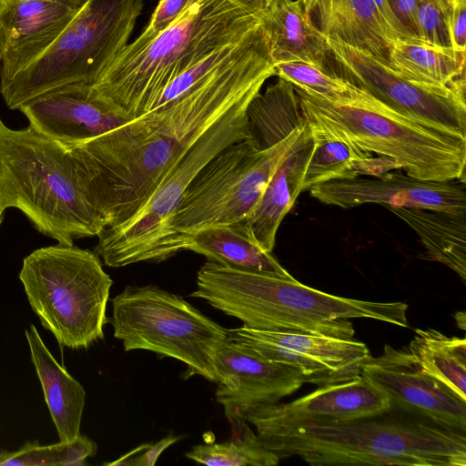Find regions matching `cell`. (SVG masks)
I'll use <instances>...</instances> for the list:
<instances>
[{
    "label": "cell",
    "mask_w": 466,
    "mask_h": 466,
    "mask_svg": "<svg viewBox=\"0 0 466 466\" xmlns=\"http://www.w3.org/2000/svg\"><path fill=\"white\" fill-rule=\"evenodd\" d=\"M311 13L326 36L386 61L392 43L399 39L372 0H319Z\"/></svg>",
    "instance_id": "22"
},
{
    "label": "cell",
    "mask_w": 466,
    "mask_h": 466,
    "mask_svg": "<svg viewBox=\"0 0 466 466\" xmlns=\"http://www.w3.org/2000/svg\"><path fill=\"white\" fill-rule=\"evenodd\" d=\"M304 125L269 147L251 136L217 154L188 185L170 219L169 258L198 231L244 221Z\"/></svg>",
    "instance_id": "9"
},
{
    "label": "cell",
    "mask_w": 466,
    "mask_h": 466,
    "mask_svg": "<svg viewBox=\"0 0 466 466\" xmlns=\"http://www.w3.org/2000/svg\"><path fill=\"white\" fill-rule=\"evenodd\" d=\"M215 360L220 378L216 400L228 420L238 410L279 402L304 383L297 370L268 360L228 338L217 349Z\"/></svg>",
    "instance_id": "17"
},
{
    "label": "cell",
    "mask_w": 466,
    "mask_h": 466,
    "mask_svg": "<svg viewBox=\"0 0 466 466\" xmlns=\"http://www.w3.org/2000/svg\"><path fill=\"white\" fill-rule=\"evenodd\" d=\"M377 6L378 10L390 26V28L395 32L399 38H407L412 37V35L400 23V21L396 16L393 9L391 8L389 0H372ZM416 37V36H415Z\"/></svg>",
    "instance_id": "38"
},
{
    "label": "cell",
    "mask_w": 466,
    "mask_h": 466,
    "mask_svg": "<svg viewBox=\"0 0 466 466\" xmlns=\"http://www.w3.org/2000/svg\"><path fill=\"white\" fill-rule=\"evenodd\" d=\"M194 0H159L148 24L133 42L143 44L170 26Z\"/></svg>",
    "instance_id": "34"
},
{
    "label": "cell",
    "mask_w": 466,
    "mask_h": 466,
    "mask_svg": "<svg viewBox=\"0 0 466 466\" xmlns=\"http://www.w3.org/2000/svg\"><path fill=\"white\" fill-rule=\"evenodd\" d=\"M4 1H7V0H4ZM64 1H68V2H72V3L79 4V5L84 2V0H64Z\"/></svg>",
    "instance_id": "42"
},
{
    "label": "cell",
    "mask_w": 466,
    "mask_h": 466,
    "mask_svg": "<svg viewBox=\"0 0 466 466\" xmlns=\"http://www.w3.org/2000/svg\"><path fill=\"white\" fill-rule=\"evenodd\" d=\"M245 98L213 123L167 173L145 204L125 222L104 228L95 252L110 268L169 258L168 224L185 190L220 151L251 137Z\"/></svg>",
    "instance_id": "10"
},
{
    "label": "cell",
    "mask_w": 466,
    "mask_h": 466,
    "mask_svg": "<svg viewBox=\"0 0 466 466\" xmlns=\"http://www.w3.org/2000/svg\"><path fill=\"white\" fill-rule=\"evenodd\" d=\"M275 76L308 95L340 106H369L380 102L350 81L302 62L274 65Z\"/></svg>",
    "instance_id": "29"
},
{
    "label": "cell",
    "mask_w": 466,
    "mask_h": 466,
    "mask_svg": "<svg viewBox=\"0 0 466 466\" xmlns=\"http://www.w3.org/2000/svg\"><path fill=\"white\" fill-rule=\"evenodd\" d=\"M279 460L298 456L314 466H466V432L391 408L330 424L256 430Z\"/></svg>",
    "instance_id": "3"
},
{
    "label": "cell",
    "mask_w": 466,
    "mask_h": 466,
    "mask_svg": "<svg viewBox=\"0 0 466 466\" xmlns=\"http://www.w3.org/2000/svg\"><path fill=\"white\" fill-rule=\"evenodd\" d=\"M145 0H84L56 41L37 58L1 84L7 107L56 88L92 85L127 45Z\"/></svg>",
    "instance_id": "8"
},
{
    "label": "cell",
    "mask_w": 466,
    "mask_h": 466,
    "mask_svg": "<svg viewBox=\"0 0 466 466\" xmlns=\"http://www.w3.org/2000/svg\"><path fill=\"white\" fill-rule=\"evenodd\" d=\"M450 0H418L415 12L416 36L437 46H451L447 27Z\"/></svg>",
    "instance_id": "33"
},
{
    "label": "cell",
    "mask_w": 466,
    "mask_h": 466,
    "mask_svg": "<svg viewBox=\"0 0 466 466\" xmlns=\"http://www.w3.org/2000/svg\"><path fill=\"white\" fill-rule=\"evenodd\" d=\"M190 297L260 330L299 331L353 339L350 319H371L409 327V306L401 301L343 298L310 288L290 274L239 268L208 261L197 275Z\"/></svg>",
    "instance_id": "2"
},
{
    "label": "cell",
    "mask_w": 466,
    "mask_h": 466,
    "mask_svg": "<svg viewBox=\"0 0 466 466\" xmlns=\"http://www.w3.org/2000/svg\"><path fill=\"white\" fill-rule=\"evenodd\" d=\"M312 134L315 145L306 167L301 192L326 182L358 177L357 162L372 154L340 140Z\"/></svg>",
    "instance_id": "31"
},
{
    "label": "cell",
    "mask_w": 466,
    "mask_h": 466,
    "mask_svg": "<svg viewBox=\"0 0 466 466\" xmlns=\"http://www.w3.org/2000/svg\"><path fill=\"white\" fill-rule=\"evenodd\" d=\"M108 319L126 351L144 350L182 361L186 378L218 384L215 354L228 331L181 296L156 285L127 286L114 297Z\"/></svg>",
    "instance_id": "11"
},
{
    "label": "cell",
    "mask_w": 466,
    "mask_h": 466,
    "mask_svg": "<svg viewBox=\"0 0 466 466\" xmlns=\"http://www.w3.org/2000/svg\"><path fill=\"white\" fill-rule=\"evenodd\" d=\"M389 2L400 23L412 35L416 36L415 12L418 0H389Z\"/></svg>",
    "instance_id": "37"
},
{
    "label": "cell",
    "mask_w": 466,
    "mask_h": 466,
    "mask_svg": "<svg viewBox=\"0 0 466 466\" xmlns=\"http://www.w3.org/2000/svg\"><path fill=\"white\" fill-rule=\"evenodd\" d=\"M273 76L260 22L177 76L151 111L90 139L64 144L83 167L106 228L131 218L196 140Z\"/></svg>",
    "instance_id": "1"
},
{
    "label": "cell",
    "mask_w": 466,
    "mask_h": 466,
    "mask_svg": "<svg viewBox=\"0 0 466 466\" xmlns=\"http://www.w3.org/2000/svg\"><path fill=\"white\" fill-rule=\"evenodd\" d=\"M385 207L417 233L428 259L447 266L465 282L466 216L423 208Z\"/></svg>",
    "instance_id": "25"
},
{
    "label": "cell",
    "mask_w": 466,
    "mask_h": 466,
    "mask_svg": "<svg viewBox=\"0 0 466 466\" xmlns=\"http://www.w3.org/2000/svg\"><path fill=\"white\" fill-rule=\"evenodd\" d=\"M82 4L64 0L5 1L0 10V85L44 53Z\"/></svg>",
    "instance_id": "19"
},
{
    "label": "cell",
    "mask_w": 466,
    "mask_h": 466,
    "mask_svg": "<svg viewBox=\"0 0 466 466\" xmlns=\"http://www.w3.org/2000/svg\"><path fill=\"white\" fill-rule=\"evenodd\" d=\"M180 436H167L156 443L143 444L106 465L153 466L159 455L169 446L180 440Z\"/></svg>",
    "instance_id": "35"
},
{
    "label": "cell",
    "mask_w": 466,
    "mask_h": 466,
    "mask_svg": "<svg viewBox=\"0 0 466 466\" xmlns=\"http://www.w3.org/2000/svg\"><path fill=\"white\" fill-rule=\"evenodd\" d=\"M19 110L35 130L66 145L90 139L131 120L86 84L56 88Z\"/></svg>",
    "instance_id": "18"
},
{
    "label": "cell",
    "mask_w": 466,
    "mask_h": 466,
    "mask_svg": "<svg viewBox=\"0 0 466 466\" xmlns=\"http://www.w3.org/2000/svg\"><path fill=\"white\" fill-rule=\"evenodd\" d=\"M0 94H1V85H0ZM0 123H2L1 119H0Z\"/></svg>",
    "instance_id": "45"
},
{
    "label": "cell",
    "mask_w": 466,
    "mask_h": 466,
    "mask_svg": "<svg viewBox=\"0 0 466 466\" xmlns=\"http://www.w3.org/2000/svg\"><path fill=\"white\" fill-rule=\"evenodd\" d=\"M294 89L314 134L389 158L413 178L465 182L466 137L427 127L381 102L334 106Z\"/></svg>",
    "instance_id": "6"
},
{
    "label": "cell",
    "mask_w": 466,
    "mask_h": 466,
    "mask_svg": "<svg viewBox=\"0 0 466 466\" xmlns=\"http://www.w3.org/2000/svg\"><path fill=\"white\" fill-rule=\"evenodd\" d=\"M4 4H5V1L4 0H0V10L3 7Z\"/></svg>",
    "instance_id": "44"
},
{
    "label": "cell",
    "mask_w": 466,
    "mask_h": 466,
    "mask_svg": "<svg viewBox=\"0 0 466 466\" xmlns=\"http://www.w3.org/2000/svg\"><path fill=\"white\" fill-rule=\"evenodd\" d=\"M261 17L274 65L302 62L336 75L327 37L301 0H270Z\"/></svg>",
    "instance_id": "21"
},
{
    "label": "cell",
    "mask_w": 466,
    "mask_h": 466,
    "mask_svg": "<svg viewBox=\"0 0 466 466\" xmlns=\"http://www.w3.org/2000/svg\"><path fill=\"white\" fill-rule=\"evenodd\" d=\"M326 37L337 76L407 117L466 137L465 87L440 90L420 86L370 52Z\"/></svg>",
    "instance_id": "12"
},
{
    "label": "cell",
    "mask_w": 466,
    "mask_h": 466,
    "mask_svg": "<svg viewBox=\"0 0 466 466\" xmlns=\"http://www.w3.org/2000/svg\"><path fill=\"white\" fill-rule=\"evenodd\" d=\"M185 250L203 255L208 261L231 267L289 274L270 252L261 249L239 224L198 231L187 239Z\"/></svg>",
    "instance_id": "26"
},
{
    "label": "cell",
    "mask_w": 466,
    "mask_h": 466,
    "mask_svg": "<svg viewBox=\"0 0 466 466\" xmlns=\"http://www.w3.org/2000/svg\"><path fill=\"white\" fill-rule=\"evenodd\" d=\"M360 375L388 398L391 408L466 432V401L424 372L407 349L385 344L380 356L367 358Z\"/></svg>",
    "instance_id": "14"
},
{
    "label": "cell",
    "mask_w": 466,
    "mask_h": 466,
    "mask_svg": "<svg viewBox=\"0 0 466 466\" xmlns=\"http://www.w3.org/2000/svg\"><path fill=\"white\" fill-rule=\"evenodd\" d=\"M455 319H456L458 327L460 328V325H461V322L462 329H465V320H466L465 313L463 312L461 314V318H460L459 312H457L456 315H455Z\"/></svg>",
    "instance_id": "41"
},
{
    "label": "cell",
    "mask_w": 466,
    "mask_h": 466,
    "mask_svg": "<svg viewBox=\"0 0 466 466\" xmlns=\"http://www.w3.org/2000/svg\"><path fill=\"white\" fill-rule=\"evenodd\" d=\"M390 409L388 398L360 375L350 380L319 386L291 402L258 405L238 410L232 419H241L258 430L342 423Z\"/></svg>",
    "instance_id": "15"
},
{
    "label": "cell",
    "mask_w": 466,
    "mask_h": 466,
    "mask_svg": "<svg viewBox=\"0 0 466 466\" xmlns=\"http://www.w3.org/2000/svg\"><path fill=\"white\" fill-rule=\"evenodd\" d=\"M309 191L319 201L342 208L378 203L466 216V186L460 180H420L386 173L376 178L333 180Z\"/></svg>",
    "instance_id": "16"
},
{
    "label": "cell",
    "mask_w": 466,
    "mask_h": 466,
    "mask_svg": "<svg viewBox=\"0 0 466 466\" xmlns=\"http://www.w3.org/2000/svg\"><path fill=\"white\" fill-rule=\"evenodd\" d=\"M20 210L58 244L106 227L87 176L71 149L28 126L0 123V210Z\"/></svg>",
    "instance_id": "5"
},
{
    "label": "cell",
    "mask_w": 466,
    "mask_h": 466,
    "mask_svg": "<svg viewBox=\"0 0 466 466\" xmlns=\"http://www.w3.org/2000/svg\"><path fill=\"white\" fill-rule=\"evenodd\" d=\"M418 366L466 401V339L416 329L407 348Z\"/></svg>",
    "instance_id": "27"
},
{
    "label": "cell",
    "mask_w": 466,
    "mask_h": 466,
    "mask_svg": "<svg viewBox=\"0 0 466 466\" xmlns=\"http://www.w3.org/2000/svg\"><path fill=\"white\" fill-rule=\"evenodd\" d=\"M229 421L234 433L230 441L196 445L186 457L213 466H275L279 463V458L262 445L247 421L238 418Z\"/></svg>",
    "instance_id": "30"
},
{
    "label": "cell",
    "mask_w": 466,
    "mask_h": 466,
    "mask_svg": "<svg viewBox=\"0 0 466 466\" xmlns=\"http://www.w3.org/2000/svg\"><path fill=\"white\" fill-rule=\"evenodd\" d=\"M96 451V442L81 434L74 441L49 445L28 441L17 451H0V466H83Z\"/></svg>",
    "instance_id": "32"
},
{
    "label": "cell",
    "mask_w": 466,
    "mask_h": 466,
    "mask_svg": "<svg viewBox=\"0 0 466 466\" xmlns=\"http://www.w3.org/2000/svg\"><path fill=\"white\" fill-rule=\"evenodd\" d=\"M305 120V119H304ZM315 141L309 123L271 176L241 229L263 250L272 252L278 228L301 193L306 167Z\"/></svg>",
    "instance_id": "20"
},
{
    "label": "cell",
    "mask_w": 466,
    "mask_h": 466,
    "mask_svg": "<svg viewBox=\"0 0 466 466\" xmlns=\"http://www.w3.org/2000/svg\"><path fill=\"white\" fill-rule=\"evenodd\" d=\"M25 334L31 361L41 383L59 441H74L80 435L86 391L65 367L56 360L33 324L25 330Z\"/></svg>",
    "instance_id": "23"
},
{
    "label": "cell",
    "mask_w": 466,
    "mask_h": 466,
    "mask_svg": "<svg viewBox=\"0 0 466 466\" xmlns=\"http://www.w3.org/2000/svg\"><path fill=\"white\" fill-rule=\"evenodd\" d=\"M250 13L261 15L268 8L270 0H230Z\"/></svg>",
    "instance_id": "39"
},
{
    "label": "cell",
    "mask_w": 466,
    "mask_h": 466,
    "mask_svg": "<svg viewBox=\"0 0 466 466\" xmlns=\"http://www.w3.org/2000/svg\"><path fill=\"white\" fill-rule=\"evenodd\" d=\"M389 65L420 86L446 90L465 87V53L437 46L418 37L399 38L389 51Z\"/></svg>",
    "instance_id": "24"
},
{
    "label": "cell",
    "mask_w": 466,
    "mask_h": 466,
    "mask_svg": "<svg viewBox=\"0 0 466 466\" xmlns=\"http://www.w3.org/2000/svg\"><path fill=\"white\" fill-rule=\"evenodd\" d=\"M251 136L269 147L304 123L294 86L279 78L251 100L247 109Z\"/></svg>",
    "instance_id": "28"
},
{
    "label": "cell",
    "mask_w": 466,
    "mask_h": 466,
    "mask_svg": "<svg viewBox=\"0 0 466 466\" xmlns=\"http://www.w3.org/2000/svg\"><path fill=\"white\" fill-rule=\"evenodd\" d=\"M447 27L451 46L466 51V0H450L447 11Z\"/></svg>",
    "instance_id": "36"
},
{
    "label": "cell",
    "mask_w": 466,
    "mask_h": 466,
    "mask_svg": "<svg viewBox=\"0 0 466 466\" xmlns=\"http://www.w3.org/2000/svg\"><path fill=\"white\" fill-rule=\"evenodd\" d=\"M261 20L230 0H194L154 38L127 44L90 86L112 107L137 118L155 108L177 76Z\"/></svg>",
    "instance_id": "4"
},
{
    "label": "cell",
    "mask_w": 466,
    "mask_h": 466,
    "mask_svg": "<svg viewBox=\"0 0 466 466\" xmlns=\"http://www.w3.org/2000/svg\"><path fill=\"white\" fill-rule=\"evenodd\" d=\"M228 339L260 357L297 370L304 383L324 386L360 375L370 355L364 342L299 331L228 329Z\"/></svg>",
    "instance_id": "13"
},
{
    "label": "cell",
    "mask_w": 466,
    "mask_h": 466,
    "mask_svg": "<svg viewBox=\"0 0 466 466\" xmlns=\"http://www.w3.org/2000/svg\"><path fill=\"white\" fill-rule=\"evenodd\" d=\"M319 0H301V3L305 8V10L310 14L314 5L318 2Z\"/></svg>",
    "instance_id": "40"
},
{
    "label": "cell",
    "mask_w": 466,
    "mask_h": 466,
    "mask_svg": "<svg viewBox=\"0 0 466 466\" xmlns=\"http://www.w3.org/2000/svg\"><path fill=\"white\" fill-rule=\"evenodd\" d=\"M19 279L61 350L87 349L104 338L113 280L96 252L62 244L37 248L24 258Z\"/></svg>",
    "instance_id": "7"
},
{
    "label": "cell",
    "mask_w": 466,
    "mask_h": 466,
    "mask_svg": "<svg viewBox=\"0 0 466 466\" xmlns=\"http://www.w3.org/2000/svg\"><path fill=\"white\" fill-rule=\"evenodd\" d=\"M3 214H4V212L0 210V225H1L2 220H3Z\"/></svg>",
    "instance_id": "43"
}]
</instances>
